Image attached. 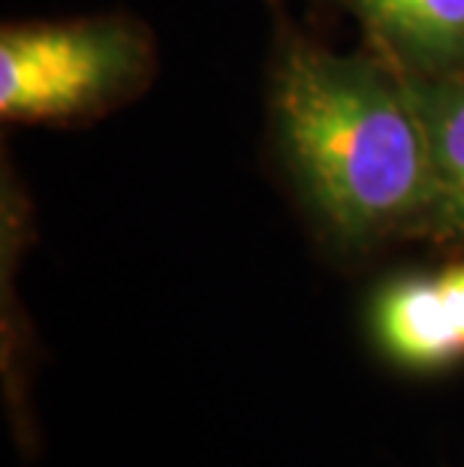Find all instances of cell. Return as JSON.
Here are the masks:
<instances>
[{"instance_id":"6da1fadb","label":"cell","mask_w":464,"mask_h":467,"mask_svg":"<svg viewBox=\"0 0 464 467\" xmlns=\"http://www.w3.org/2000/svg\"><path fill=\"white\" fill-rule=\"evenodd\" d=\"M269 100L284 161L335 242L368 247L419 235L434 161L407 76L383 57L338 55L286 34Z\"/></svg>"},{"instance_id":"7a4b0ae2","label":"cell","mask_w":464,"mask_h":467,"mask_svg":"<svg viewBox=\"0 0 464 467\" xmlns=\"http://www.w3.org/2000/svg\"><path fill=\"white\" fill-rule=\"evenodd\" d=\"M154 76V46L127 18L9 25L0 34V115L18 124L97 118Z\"/></svg>"},{"instance_id":"3957f363","label":"cell","mask_w":464,"mask_h":467,"mask_svg":"<svg viewBox=\"0 0 464 467\" xmlns=\"http://www.w3.org/2000/svg\"><path fill=\"white\" fill-rule=\"evenodd\" d=\"M377 350L404 371H447L464 362V260L398 275L368 311Z\"/></svg>"},{"instance_id":"277c9868","label":"cell","mask_w":464,"mask_h":467,"mask_svg":"<svg viewBox=\"0 0 464 467\" xmlns=\"http://www.w3.org/2000/svg\"><path fill=\"white\" fill-rule=\"evenodd\" d=\"M374 48L404 76L464 67V0H344Z\"/></svg>"},{"instance_id":"5b68a950","label":"cell","mask_w":464,"mask_h":467,"mask_svg":"<svg viewBox=\"0 0 464 467\" xmlns=\"http://www.w3.org/2000/svg\"><path fill=\"white\" fill-rule=\"evenodd\" d=\"M426 118L434 161V193L419 235L464 244V67L440 76H407Z\"/></svg>"}]
</instances>
